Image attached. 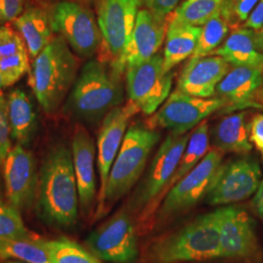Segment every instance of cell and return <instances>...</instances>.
Returning a JSON list of instances; mask_svg holds the SVG:
<instances>
[{
    "label": "cell",
    "mask_w": 263,
    "mask_h": 263,
    "mask_svg": "<svg viewBox=\"0 0 263 263\" xmlns=\"http://www.w3.org/2000/svg\"><path fill=\"white\" fill-rule=\"evenodd\" d=\"M145 263H183L220 258L216 212L199 216L184 226L155 237L143 250Z\"/></svg>",
    "instance_id": "1"
},
{
    "label": "cell",
    "mask_w": 263,
    "mask_h": 263,
    "mask_svg": "<svg viewBox=\"0 0 263 263\" xmlns=\"http://www.w3.org/2000/svg\"><path fill=\"white\" fill-rule=\"evenodd\" d=\"M121 77L110 62L106 64L102 60H90L67 96L66 112L85 123L103 121L107 113L124 102Z\"/></svg>",
    "instance_id": "2"
},
{
    "label": "cell",
    "mask_w": 263,
    "mask_h": 263,
    "mask_svg": "<svg viewBox=\"0 0 263 263\" xmlns=\"http://www.w3.org/2000/svg\"><path fill=\"white\" fill-rule=\"evenodd\" d=\"M78 60L66 40L57 35L34 58L28 84L44 112L53 114L76 83Z\"/></svg>",
    "instance_id": "3"
},
{
    "label": "cell",
    "mask_w": 263,
    "mask_h": 263,
    "mask_svg": "<svg viewBox=\"0 0 263 263\" xmlns=\"http://www.w3.org/2000/svg\"><path fill=\"white\" fill-rule=\"evenodd\" d=\"M39 203L44 215L62 226L76 223L78 189L72 153L64 145L49 151L39 173Z\"/></svg>",
    "instance_id": "4"
},
{
    "label": "cell",
    "mask_w": 263,
    "mask_h": 263,
    "mask_svg": "<svg viewBox=\"0 0 263 263\" xmlns=\"http://www.w3.org/2000/svg\"><path fill=\"white\" fill-rule=\"evenodd\" d=\"M189 138L187 133L184 135L170 133L161 143L141 183L129 199L126 209L135 217L139 234L146 233L154 226L160 197L179 166Z\"/></svg>",
    "instance_id": "5"
},
{
    "label": "cell",
    "mask_w": 263,
    "mask_h": 263,
    "mask_svg": "<svg viewBox=\"0 0 263 263\" xmlns=\"http://www.w3.org/2000/svg\"><path fill=\"white\" fill-rule=\"evenodd\" d=\"M160 138L159 132L147 125L132 124L127 129L109 173L102 216L137 184L145 170L151 151Z\"/></svg>",
    "instance_id": "6"
},
{
    "label": "cell",
    "mask_w": 263,
    "mask_h": 263,
    "mask_svg": "<svg viewBox=\"0 0 263 263\" xmlns=\"http://www.w3.org/2000/svg\"><path fill=\"white\" fill-rule=\"evenodd\" d=\"M223 152L216 148H210L197 166L170 189L156 212L154 226L163 224L187 212L206 197L216 172L223 162Z\"/></svg>",
    "instance_id": "7"
},
{
    "label": "cell",
    "mask_w": 263,
    "mask_h": 263,
    "mask_svg": "<svg viewBox=\"0 0 263 263\" xmlns=\"http://www.w3.org/2000/svg\"><path fill=\"white\" fill-rule=\"evenodd\" d=\"M138 228L135 217L122 208L88 236L86 245L101 260L132 263L137 258Z\"/></svg>",
    "instance_id": "8"
},
{
    "label": "cell",
    "mask_w": 263,
    "mask_h": 263,
    "mask_svg": "<svg viewBox=\"0 0 263 263\" xmlns=\"http://www.w3.org/2000/svg\"><path fill=\"white\" fill-rule=\"evenodd\" d=\"M125 76L128 102L145 115L155 112L171 94L174 72L165 71L164 59L159 53L129 68Z\"/></svg>",
    "instance_id": "9"
},
{
    "label": "cell",
    "mask_w": 263,
    "mask_h": 263,
    "mask_svg": "<svg viewBox=\"0 0 263 263\" xmlns=\"http://www.w3.org/2000/svg\"><path fill=\"white\" fill-rule=\"evenodd\" d=\"M223 107L224 102L217 97L198 98L176 90L151 115L147 126L154 130H168L174 135H184Z\"/></svg>",
    "instance_id": "10"
},
{
    "label": "cell",
    "mask_w": 263,
    "mask_h": 263,
    "mask_svg": "<svg viewBox=\"0 0 263 263\" xmlns=\"http://www.w3.org/2000/svg\"><path fill=\"white\" fill-rule=\"evenodd\" d=\"M55 31L66 41L76 55L91 58L102 46L103 37L91 10L74 1L58 3L53 14Z\"/></svg>",
    "instance_id": "11"
},
{
    "label": "cell",
    "mask_w": 263,
    "mask_h": 263,
    "mask_svg": "<svg viewBox=\"0 0 263 263\" xmlns=\"http://www.w3.org/2000/svg\"><path fill=\"white\" fill-rule=\"evenodd\" d=\"M261 171L256 161L239 158L222 162L205 197L211 206L230 205L244 201L256 192Z\"/></svg>",
    "instance_id": "12"
},
{
    "label": "cell",
    "mask_w": 263,
    "mask_h": 263,
    "mask_svg": "<svg viewBox=\"0 0 263 263\" xmlns=\"http://www.w3.org/2000/svg\"><path fill=\"white\" fill-rule=\"evenodd\" d=\"M220 236V258L253 261L259 256L258 239L252 217L243 208L216 209Z\"/></svg>",
    "instance_id": "13"
},
{
    "label": "cell",
    "mask_w": 263,
    "mask_h": 263,
    "mask_svg": "<svg viewBox=\"0 0 263 263\" xmlns=\"http://www.w3.org/2000/svg\"><path fill=\"white\" fill-rule=\"evenodd\" d=\"M139 109L127 102L125 105H119L105 115L97 141V162L100 174L101 185L98 196V207L95 214V218L102 217L104 204V195L109 173L121 147L125 134L132 117Z\"/></svg>",
    "instance_id": "14"
},
{
    "label": "cell",
    "mask_w": 263,
    "mask_h": 263,
    "mask_svg": "<svg viewBox=\"0 0 263 263\" xmlns=\"http://www.w3.org/2000/svg\"><path fill=\"white\" fill-rule=\"evenodd\" d=\"M169 17L161 18L149 10L140 9L129 43L121 55L110 62L118 73L125 74L129 68L142 64L158 53L165 41Z\"/></svg>",
    "instance_id": "15"
},
{
    "label": "cell",
    "mask_w": 263,
    "mask_h": 263,
    "mask_svg": "<svg viewBox=\"0 0 263 263\" xmlns=\"http://www.w3.org/2000/svg\"><path fill=\"white\" fill-rule=\"evenodd\" d=\"M140 7L141 0H99L97 21L109 62L129 43Z\"/></svg>",
    "instance_id": "16"
},
{
    "label": "cell",
    "mask_w": 263,
    "mask_h": 263,
    "mask_svg": "<svg viewBox=\"0 0 263 263\" xmlns=\"http://www.w3.org/2000/svg\"><path fill=\"white\" fill-rule=\"evenodd\" d=\"M3 179L8 203L20 211L32 205L39 189V175L33 154L17 144L3 164Z\"/></svg>",
    "instance_id": "17"
},
{
    "label": "cell",
    "mask_w": 263,
    "mask_h": 263,
    "mask_svg": "<svg viewBox=\"0 0 263 263\" xmlns=\"http://www.w3.org/2000/svg\"><path fill=\"white\" fill-rule=\"evenodd\" d=\"M224 102L222 108L227 112L262 107L263 69L251 66H231L216 89V95Z\"/></svg>",
    "instance_id": "18"
},
{
    "label": "cell",
    "mask_w": 263,
    "mask_h": 263,
    "mask_svg": "<svg viewBox=\"0 0 263 263\" xmlns=\"http://www.w3.org/2000/svg\"><path fill=\"white\" fill-rule=\"evenodd\" d=\"M231 66L219 56L191 57L179 74L177 90L198 98H213Z\"/></svg>",
    "instance_id": "19"
},
{
    "label": "cell",
    "mask_w": 263,
    "mask_h": 263,
    "mask_svg": "<svg viewBox=\"0 0 263 263\" xmlns=\"http://www.w3.org/2000/svg\"><path fill=\"white\" fill-rule=\"evenodd\" d=\"M71 153L79 204L83 214L88 215L93 209L97 196L95 175L97 148L93 138L81 125L76 127L73 134Z\"/></svg>",
    "instance_id": "20"
},
{
    "label": "cell",
    "mask_w": 263,
    "mask_h": 263,
    "mask_svg": "<svg viewBox=\"0 0 263 263\" xmlns=\"http://www.w3.org/2000/svg\"><path fill=\"white\" fill-rule=\"evenodd\" d=\"M247 117L248 113L242 111L221 118L211 130L213 147L223 153L247 154L252 151Z\"/></svg>",
    "instance_id": "21"
},
{
    "label": "cell",
    "mask_w": 263,
    "mask_h": 263,
    "mask_svg": "<svg viewBox=\"0 0 263 263\" xmlns=\"http://www.w3.org/2000/svg\"><path fill=\"white\" fill-rule=\"evenodd\" d=\"M200 34L201 27L180 23L170 15L163 56L166 72L172 71L188 57H192L197 47Z\"/></svg>",
    "instance_id": "22"
},
{
    "label": "cell",
    "mask_w": 263,
    "mask_h": 263,
    "mask_svg": "<svg viewBox=\"0 0 263 263\" xmlns=\"http://www.w3.org/2000/svg\"><path fill=\"white\" fill-rule=\"evenodd\" d=\"M14 22L29 55L33 59L55 37L52 15H49L45 10L28 7Z\"/></svg>",
    "instance_id": "23"
},
{
    "label": "cell",
    "mask_w": 263,
    "mask_h": 263,
    "mask_svg": "<svg viewBox=\"0 0 263 263\" xmlns=\"http://www.w3.org/2000/svg\"><path fill=\"white\" fill-rule=\"evenodd\" d=\"M254 34V29L238 28L211 55L223 58L230 66L263 69V53L255 47Z\"/></svg>",
    "instance_id": "24"
},
{
    "label": "cell",
    "mask_w": 263,
    "mask_h": 263,
    "mask_svg": "<svg viewBox=\"0 0 263 263\" xmlns=\"http://www.w3.org/2000/svg\"><path fill=\"white\" fill-rule=\"evenodd\" d=\"M6 104L12 140L21 145L28 144L36 126V115L28 95L15 89L6 97Z\"/></svg>",
    "instance_id": "25"
},
{
    "label": "cell",
    "mask_w": 263,
    "mask_h": 263,
    "mask_svg": "<svg viewBox=\"0 0 263 263\" xmlns=\"http://www.w3.org/2000/svg\"><path fill=\"white\" fill-rule=\"evenodd\" d=\"M209 145H210L209 123L204 120L203 122L200 123L197 128L190 134L187 145L181 156V159L179 161V166L176 170L175 174L173 175V177L170 179L168 184L166 185L160 197L159 206L165 196L167 195V193L169 192L170 189L173 187L177 182H179L184 176H186L191 170L195 168L198 163L206 156L208 151H210Z\"/></svg>",
    "instance_id": "26"
},
{
    "label": "cell",
    "mask_w": 263,
    "mask_h": 263,
    "mask_svg": "<svg viewBox=\"0 0 263 263\" xmlns=\"http://www.w3.org/2000/svg\"><path fill=\"white\" fill-rule=\"evenodd\" d=\"M234 21L232 6L229 0H226L222 9L201 28L197 47L192 57L211 55L224 42L229 28L234 24Z\"/></svg>",
    "instance_id": "27"
},
{
    "label": "cell",
    "mask_w": 263,
    "mask_h": 263,
    "mask_svg": "<svg viewBox=\"0 0 263 263\" xmlns=\"http://www.w3.org/2000/svg\"><path fill=\"white\" fill-rule=\"evenodd\" d=\"M8 259L26 263H52L39 239L0 238V260Z\"/></svg>",
    "instance_id": "28"
},
{
    "label": "cell",
    "mask_w": 263,
    "mask_h": 263,
    "mask_svg": "<svg viewBox=\"0 0 263 263\" xmlns=\"http://www.w3.org/2000/svg\"><path fill=\"white\" fill-rule=\"evenodd\" d=\"M226 0H184L171 14L173 19L195 27L204 26L222 9Z\"/></svg>",
    "instance_id": "29"
},
{
    "label": "cell",
    "mask_w": 263,
    "mask_h": 263,
    "mask_svg": "<svg viewBox=\"0 0 263 263\" xmlns=\"http://www.w3.org/2000/svg\"><path fill=\"white\" fill-rule=\"evenodd\" d=\"M39 241L46 250L52 263H103L95 254L69 239Z\"/></svg>",
    "instance_id": "30"
},
{
    "label": "cell",
    "mask_w": 263,
    "mask_h": 263,
    "mask_svg": "<svg viewBox=\"0 0 263 263\" xmlns=\"http://www.w3.org/2000/svg\"><path fill=\"white\" fill-rule=\"evenodd\" d=\"M0 238L32 239L22 218L20 210L0 200Z\"/></svg>",
    "instance_id": "31"
},
{
    "label": "cell",
    "mask_w": 263,
    "mask_h": 263,
    "mask_svg": "<svg viewBox=\"0 0 263 263\" xmlns=\"http://www.w3.org/2000/svg\"><path fill=\"white\" fill-rule=\"evenodd\" d=\"M28 54V52H23L14 56L0 59V70L5 76L9 87L29 72L30 65Z\"/></svg>",
    "instance_id": "32"
},
{
    "label": "cell",
    "mask_w": 263,
    "mask_h": 263,
    "mask_svg": "<svg viewBox=\"0 0 263 263\" xmlns=\"http://www.w3.org/2000/svg\"><path fill=\"white\" fill-rule=\"evenodd\" d=\"M28 52L27 45L19 32L8 26L0 27V59Z\"/></svg>",
    "instance_id": "33"
},
{
    "label": "cell",
    "mask_w": 263,
    "mask_h": 263,
    "mask_svg": "<svg viewBox=\"0 0 263 263\" xmlns=\"http://www.w3.org/2000/svg\"><path fill=\"white\" fill-rule=\"evenodd\" d=\"M11 140L12 138L7 116V104L5 97L0 104V167H3L5 160L11 149L13 148Z\"/></svg>",
    "instance_id": "34"
},
{
    "label": "cell",
    "mask_w": 263,
    "mask_h": 263,
    "mask_svg": "<svg viewBox=\"0 0 263 263\" xmlns=\"http://www.w3.org/2000/svg\"><path fill=\"white\" fill-rule=\"evenodd\" d=\"M181 0H141V6L161 18H168Z\"/></svg>",
    "instance_id": "35"
},
{
    "label": "cell",
    "mask_w": 263,
    "mask_h": 263,
    "mask_svg": "<svg viewBox=\"0 0 263 263\" xmlns=\"http://www.w3.org/2000/svg\"><path fill=\"white\" fill-rule=\"evenodd\" d=\"M28 0H0L1 22L15 21L25 10Z\"/></svg>",
    "instance_id": "36"
},
{
    "label": "cell",
    "mask_w": 263,
    "mask_h": 263,
    "mask_svg": "<svg viewBox=\"0 0 263 263\" xmlns=\"http://www.w3.org/2000/svg\"><path fill=\"white\" fill-rule=\"evenodd\" d=\"M250 140L254 145L263 151V113L254 115L249 123Z\"/></svg>",
    "instance_id": "37"
},
{
    "label": "cell",
    "mask_w": 263,
    "mask_h": 263,
    "mask_svg": "<svg viewBox=\"0 0 263 263\" xmlns=\"http://www.w3.org/2000/svg\"><path fill=\"white\" fill-rule=\"evenodd\" d=\"M259 0H239L232 5L234 18L240 22H246Z\"/></svg>",
    "instance_id": "38"
},
{
    "label": "cell",
    "mask_w": 263,
    "mask_h": 263,
    "mask_svg": "<svg viewBox=\"0 0 263 263\" xmlns=\"http://www.w3.org/2000/svg\"><path fill=\"white\" fill-rule=\"evenodd\" d=\"M263 26V0H259L245 22V28L258 30Z\"/></svg>",
    "instance_id": "39"
},
{
    "label": "cell",
    "mask_w": 263,
    "mask_h": 263,
    "mask_svg": "<svg viewBox=\"0 0 263 263\" xmlns=\"http://www.w3.org/2000/svg\"><path fill=\"white\" fill-rule=\"evenodd\" d=\"M252 207L254 209V213L263 220V179L260 181L256 192L254 193V198L252 200Z\"/></svg>",
    "instance_id": "40"
},
{
    "label": "cell",
    "mask_w": 263,
    "mask_h": 263,
    "mask_svg": "<svg viewBox=\"0 0 263 263\" xmlns=\"http://www.w3.org/2000/svg\"><path fill=\"white\" fill-rule=\"evenodd\" d=\"M254 44L256 49L263 53V32L260 30H254Z\"/></svg>",
    "instance_id": "41"
},
{
    "label": "cell",
    "mask_w": 263,
    "mask_h": 263,
    "mask_svg": "<svg viewBox=\"0 0 263 263\" xmlns=\"http://www.w3.org/2000/svg\"><path fill=\"white\" fill-rule=\"evenodd\" d=\"M7 87H9V84H8L5 76L2 73V71L0 70V92L2 91V89L7 88Z\"/></svg>",
    "instance_id": "42"
},
{
    "label": "cell",
    "mask_w": 263,
    "mask_h": 263,
    "mask_svg": "<svg viewBox=\"0 0 263 263\" xmlns=\"http://www.w3.org/2000/svg\"><path fill=\"white\" fill-rule=\"evenodd\" d=\"M3 263H26L23 262V261H20V260H16V259H8V260H4Z\"/></svg>",
    "instance_id": "43"
},
{
    "label": "cell",
    "mask_w": 263,
    "mask_h": 263,
    "mask_svg": "<svg viewBox=\"0 0 263 263\" xmlns=\"http://www.w3.org/2000/svg\"><path fill=\"white\" fill-rule=\"evenodd\" d=\"M238 1H239V0H229V2H230V4H231V6H232V5H234L236 2H238Z\"/></svg>",
    "instance_id": "44"
},
{
    "label": "cell",
    "mask_w": 263,
    "mask_h": 263,
    "mask_svg": "<svg viewBox=\"0 0 263 263\" xmlns=\"http://www.w3.org/2000/svg\"><path fill=\"white\" fill-rule=\"evenodd\" d=\"M0 22H1V12H0Z\"/></svg>",
    "instance_id": "45"
},
{
    "label": "cell",
    "mask_w": 263,
    "mask_h": 263,
    "mask_svg": "<svg viewBox=\"0 0 263 263\" xmlns=\"http://www.w3.org/2000/svg\"><path fill=\"white\" fill-rule=\"evenodd\" d=\"M262 161H263V151H262Z\"/></svg>",
    "instance_id": "46"
}]
</instances>
